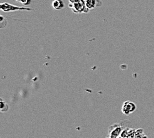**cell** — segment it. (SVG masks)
Segmentation results:
<instances>
[{"instance_id": "6da1fadb", "label": "cell", "mask_w": 154, "mask_h": 138, "mask_svg": "<svg viewBox=\"0 0 154 138\" xmlns=\"http://www.w3.org/2000/svg\"><path fill=\"white\" fill-rule=\"evenodd\" d=\"M131 125L130 122L128 120H123L119 124H114L109 127L108 135L106 138H118L120 136L121 133L122 132L124 129Z\"/></svg>"}, {"instance_id": "7a4b0ae2", "label": "cell", "mask_w": 154, "mask_h": 138, "mask_svg": "<svg viewBox=\"0 0 154 138\" xmlns=\"http://www.w3.org/2000/svg\"><path fill=\"white\" fill-rule=\"evenodd\" d=\"M69 7L75 14L87 13L89 9L86 8L85 0H69Z\"/></svg>"}, {"instance_id": "3957f363", "label": "cell", "mask_w": 154, "mask_h": 138, "mask_svg": "<svg viewBox=\"0 0 154 138\" xmlns=\"http://www.w3.org/2000/svg\"><path fill=\"white\" fill-rule=\"evenodd\" d=\"M0 8L2 10L5 12H13V11H31L32 9L31 8H25V7H18L14 5H12L8 3H3V4H0Z\"/></svg>"}, {"instance_id": "277c9868", "label": "cell", "mask_w": 154, "mask_h": 138, "mask_svg": "<svg viewBox=\"0 0 154 138\" xmlns=\"http://www.w3.org/2000/svg\"><path fill=\"white\" fill-rule=\"evenodd\" d=\"M136 104L130 100H127L123 103L122 107V112L124 114L128 115L134 112L136 110Z\"/></svg>"}, {"instance_id": "5b68a950", "label": "cell", "mask_w": 154, "mask_h": 138, "mask_svg": "<svg viewBox=\"0 0 154 138\" xmlns=\"http://www.w3.org/2000/svg\"><path fill=\"white\" fill-rule=\"evenodd\" d=\"M85 4L86 8L90 10L100 7L102 5V2L100 0H85Z\"/></svg>"}, {"instance_id": "8992f818", "label": "cell", "mask_w": 154, "mask_h": 138, "mask_svg": "<svg viewBox=\"0 0 154 138\" xmlns=\"http://www.w3.org/2000/svg\"><path fill=\"white\" fill-rule=\"evenodd\" d=\"M52 6L55 10H61L65 8V3L63 0H54L52 3Z\"/></svg>"}, {"instance_id": "52a82bcc", "label": "cell", "mask_w": 154, "mask_h": 138, "mask_svg": "<svg viewBox=\"0 0 154 138\" xmlns=\"http://www.w3.org/2000/svg\"><path fill=\"white\" fill-rule=\"evenodd\" d=\"M9 110V106L3 99H0V111L2 112H6Z\"/></svg>"}, {"instance_id": "ba28073f", "label": "cell", "mask_w": 154, "mask_h": 138, "mask_svg": "<svg viewBox=\"0 0 154 138\" xmlns=\"http://www.w3.org/2000/svg\"><path fill=\"white\" fill-rule=\"evenodd\" d=\"M135 138H147V136L144 134L143 130L140 128V129L136 130V136Z\"/></svg>"}, {"instance_id": "9c48e42d", "label": "cell", "mask_w": 154, "mask_h": 138, "mask_svg": "<svg viewBox=\"0 0 154 138\" xmlns=\"http://www.w3.org/2000/svg\"><path fill=\"white\" fill-rule=\"evenodd\" d=\"M15 1L20 2L22 5H23L25 6L29 5L32 2V0H15Z\"/></svg>"}, {"instance_id": "30bf717a", "label": "cell", "mask_w": 154, "mask_h": 138, "mask_svg": "<svg viewBox=\"0 0 154 138\" xmlns=\"http://www.w3.org/2000/svg\"><path fill=\"white\" fill-rule=\"evenodd\" d=\"M118 138H124V137H121V136H120L119 137H118Z\"/></svg>"}]
</instances>
